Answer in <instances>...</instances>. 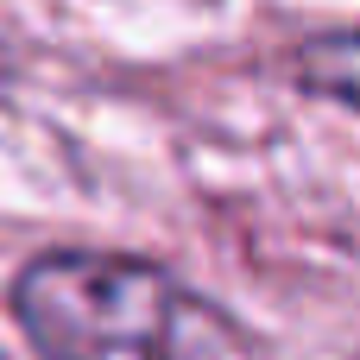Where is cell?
Returning a JSON list of instances; mask_svg holds the SVG:
<instances>
[{
    "mask_svg": "<svg viewBox=\"0 0 360 360\" xmlns=\"http://www.w3.org/2000/svg\"><path fill=\"white\" fill-rule=\"evenodd\" d=\"M13 316L44 360H266L221 304L127 253H38Z\"/></svg>",
    "mask_w": 360,
    "mask_h": 360,
    "instance_id": "obj_1",
    "label": "cell"
},
{
    "mask_svg": "<svg viewBox=\"0 0 360 360\" xmlns=\"http://www.w3.org/2000/svg\"><path fill=\"white\" fill-rule=\"evenodd\" d=\"M297 82L323 101H342V108H360V25L354 32H323L297 51Z\"/></svg>",
    "mask_w": 360,
    "mask_h": 360,
    "instance_id": "obj_2",
    "label": "cell"
}]
</instances>
